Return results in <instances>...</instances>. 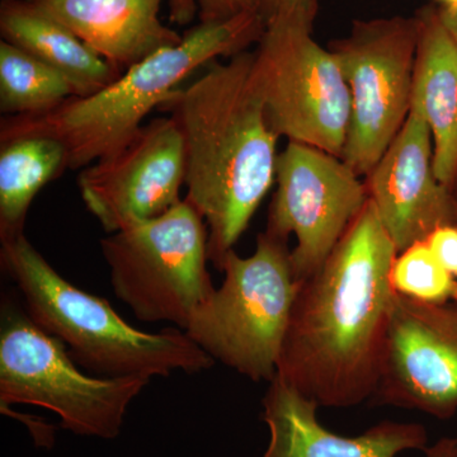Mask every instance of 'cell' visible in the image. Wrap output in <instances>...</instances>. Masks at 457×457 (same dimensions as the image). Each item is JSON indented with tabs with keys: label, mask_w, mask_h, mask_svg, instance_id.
Listing matches in <instances>:
<instances>
[{
	"label": "cell",
	"mask_w": 457,
	"mask_h": 457,
	"mask_svg": "<svg viewBox=\"0 0 457 457\" xmlns=\"http://www.w3.org/2000/svg\"><path fill=\"white\" fill-rule=\"evenodd\" d=\"M398 251L368 201L291 311L278 376L318 407L372 399L380 378Z\"/></svg>",
	"instance_id": "1"
},
{
	"label": "cell",
	"mask_w": 457,
	"mask_h": 457,
	"mask_svg": "<svg viewBox=\"0 0 457 457\" xmlns=\"http://www.w3.org/2000/svg\"><path fill=\"white\" fill-rule=\"evenodd\" d=\"M253 53L243 51L179 89L170 112L185 144V200L204 220L209 260L220 270L276 182L278 141L252 83Z\"/></svg>",
	"instance_id": "2"
},
{
	"label": "cell",
	"mask_w": 457,
	"mask_h": 457,
	"mask_svg": "<svg viewBox=\"0 0 457 457\" xmlns=\"http://www.w3.org/2000/svg\"><path fill=\"white\" fill-rule=\"evenodd\" d=\"M264 29L266 23L258 13L200 22L179 44L156 51L97 93L69 98L47 113L5 117L0 135H49L68 150L69 170H83L128 143L147 114L170 101L195 71L219 57L246 51L260 42Z\"/></svg>",
	"instance_id": "3"
},
{
	"label": "cell",
	"mask_w": 457,
	"mask_h": 457,
	"mask_svg": "<svg viewBox=\"0 0 457 457\" xmlns=\"http://www.w3.org/2000/svg\"><path fill=\"white\" fill-rule=\"evenodd\" d=\"M0 245L3 270L22 295L26 314L62 342L77 365L99 378H170L212 368L215 361L185 330L143 332L126 323L104 297L71 284L26 234Z\"/></svg>",
	"instance_id": "4"
},
{
	"label": "cell",
	"mask_w": 457,
	"mask_h": 457,
	"mask_svg": "<svg viewBox=\"0 0 457 457\" xmlns=\"http://www.w3.org/2000/svg\"><path fill=\"white\" fill-rule=\"evenodd\" d=\"M287 243L263 231L249 257L228 252L220 269L224 281L185 330L213 361L255 383H270L278 375L299 290Z\"/></svg>",
	"instance_id": "5"
},
{
	"label": "cell",
	"mask_w": 457,
	"mask_h": 457,
	"mask_svg": "<svg viewBox=\"0 0 457 457\" xmlns=\"http://www.w3.org/2000/svg\"><path fill=\"white\" fill-rule=\"evenodd\" d=\"M319 2L267 23L253 51L252 83L279 137L342 158L350 130V89L335 54L312 36Z\"/></svg>",
	"instance_id": "6"
},
{
	"label": "cell",
	"mask_w": 457,
	"mask_h": 457,
	"mask_svg": "<svg viewBox=\"0 0 457 457\" xmlns=\"http://www.w3.org/2000/svg\"><path fill=\"white\" fill-rule=\"evenodd\" d=\"M152 378H92L83 374L62 342L26 312L3 303L0 328V403L54 411L68 431L113 440L126 411Z\"/></svg>",
	"instance_id": "7"
},
{
	"label": "cell",
	"mask_w": 457,
	"mask_h": 457,
	"mask_svg": "<svg viewBox=\"0 0 457 457\" xmlns=\"http://www.w3.org/2000/svg\"><path fill=\"white\" fill-rule=\"evenodd\" d=\"M117 299L146 323L186 330L213 287L207 270V228L186 200L163 215L135 222L101 240Z\"/></svg>",
	"instance_id": "8"
},
{
	"label": "cell",
	"mask_w": 457,
	"mask_h": 457,
	"mask_svg": "<svg viewBox=\"0 0 457 457\" xmlns=\"http://www.w3.org/2000/svg\"><path fill=\"white\" fill-rule=\"evenodd\" d=\"M420 25L416 14L357 20L329 42L351 97L342 159L360 177L380 161L407 121L413 99Z\"/></svg>",
	"instance_id": "9"
},
{
	"label": "cell",
	"mask_w": 457,
	"mask_h": 457,
	"mask_svg": "<svg viewBox=\"0 0 457 457\" xmlns=\"http://www.w3.org/2000/svg\"><path fill=\"white\" fill-rule=\"evenodd\" d=\"M276 188L266 230L288 240L295 279L314 275L369 201L365 180L342 158L288 141L278 155Z\"/></svg>",
	"instance_id": "10"
},
{
	"label": "cell",
	"mask_w": 457,
	"mask_h": 457,
	"mask_svg": "<svg viewBox=\"0 0 457 457\" xmlns=\"http://www.w3.org/2000/svg\"><path fill=\"white\" fill-rule=\"evenodd\" d=\"M372 399L440 420L456 413L457 302L431 303L394 294Z\"/></svg>",
	"instance_id": "11"
},
{
	"label": "cell",
	"mask_w": 457,
	"mask_h": 457,
	"mask_svg": "<svg viewBox=\"0 0 457 457\" xmlns=\"http://www.w3.org/2000/svg\"><path fill=\"white\" fill-rule=\"evenodd\" d=\"M185 183V144L171 117L144 123L78 177L84 204L107 234L163 215L182 201Z\"/></svg>",
	"instance_id": "12"
},
{
	"label": "cell",
	"mask_w": 457,
	"mask_h": 457,
	"mask_svg": "<svg viewBox=\"0 0 457 457\" xmlns=\"http://www.w3.org/2000/svg\"><path fill=\"white\" fill-rule=\"evenodd\" d=\"M363 180L398 253L442 225H457L450 189L433 170L431 130L413 102L402 130Z\"/></svg>",
	"instance_id": "13"
},
{
	"label": "cell",
	"mask_w": 457,
	"mask_h": 457,
	"mask_svg": "<svg viewBox=\"0 0 457 457\" xmlns=\"http://www.w3.org/2000/svg\"><path fill=\"white\" fill-rule=\"evenodd\" d=\"M270 442L262 457H396L425 450L428 435L420 423L385 420L354 437L337 435L318 420L317 403L276 375L263 398Z\"/></svg>",
	"instance_id": "14"
},
{
	"label": "cell",
	"mask_w": 457,
	"mask_h": 457,
	"mask_svg": "<svg viewBox=\"0 0 457 457\" xmlns=\"http://www.w3.org/2000/svg\"><path fill=\"white\" fill-rule=\"evenodd\" d=\"M123 71L182 36L162 22L164 0H29Z\"/></svg>",
	"instance_id": "15"
},
{
	"label": "cell",
	"mask_w": 457,
	"mask_h": 457,
	"mask_svg": "<svg viewBox=\"0 0 457 457\" xmlns=\"http://www.w3.org/2000/svg\"><path fill=\"white\" fill-rule=\"evenodd\" d=\"M416 16L420 35L411 102L431 130L436 177L449 188L457 174V49L440 9L426 5Z\"/></svg>",
	"instance_id": "16"
},
{
	"label": "cell",
	"mask_w": 457,
	"mask_h": 457,
	"mask_svg": "<svg viewBox=\"0 0 457 457\" xmlns=\"http://www.w3.org/2000/svg\"><path fill=\"white\" fill-rule=\"evenodd\" d=\"M0 35L3 41L64 75L77 93L75 97L97 93L122 74L29 0L0 2Z\"/></svg>",
	"instance_id": "17"
},
{
	"label": "cell",
	"mask_w": 457,
	"mask_h": 457,
	"mask_svg": "<svg viewBox=\"0 0 457 457\" xmlns=\"http://www.w3.org/2000/svg\"><path fill=\"white\" fill-rule=\"evenodd\" d=\"M68 170V150L55 137L35 132L0 135V243L25 234L33 200Z\"/></svg>",
	"instance_id": "18"
},
{
	"label": "cell",
	"mask_w": 457,
	"mask_h": 457,
	"mask_svg": "<svg viewBox=\"0 0 457 457\" xmlns=\"http://www.w3.org/2000/svg\"><path fill=\"white\" fill-rule=\"evenodd\" d=\"M77 93L55 69L0 41V111L7 116L50 112Z\"/></svg>",
	"instance_id": "19"
},
{
	"label": "cell",
	"mask_w": 457,
	"mask_h": 457,
	"mask_svg": "<svg viewBox=\"0 0 457 457\" xmlns=\"http://www.w3.org/2000/svg\"><path fill=\"white\" fill-rule=\"evenodd\" d=\"M390 282L395 293L420 302H457V278L442 266L426 242L408 246L396 255Z\"/></svg>",
	"instance_id": "20"
},
{
	"label": "cell",
	"mask_w": 457,
	"mask_h": 457,
	"mask_svg": "<svg viewBox=\"0 0 457 457\" xmlns=\"http://www.w3.org/2000/svg\"><path fill=\"white\" fill-rule=\"evenodd\" d=\"M171 23L186 26L200 18V22H222L243 16L258 13V0H168Z\"/></svg>",
	"instance_id": "21"
},
{
	"label": "cell",
	"mask_w": 457,
	"mask_h": 457,
	"mask_svg": "<svg viewBox=\"0 0 457 457\" xmlns=\"http://www.w3.org/2000/svg\"><path fill=\"white\" fill-rule=\"evenodd\" d=\"M426 243L442 266L457 278V225H442L435 228Z\"/></svg>",
	"instance_id": "22"
},
{
	"label": "cell",
	"mask_w": 457,
	"mask_h": 457,
	"mask_svg": "<svg viewBox=\"0 0 457 457\" xmlns=\"http://www.w3.org/2000/svg\"><path fill=\"white\" fill-rule=\"evenodd\" d=\"M309 2L312 0H258V12L267 25L270 21L284 16Z\"/></svg>",
	"instance_id": "23"
},
{
	"label": "cell",
	"mask_w": 457,
	"mask_h": 457,
	"mask_svg": "<svg viewBox=\"0 0 457 457\" xmlns=\"http://www.w3.org/2000/svg\"><path fill=\"white\" fill-rule=\"evenodd\" d=\"M425 453L426 457H457V437H442Z\"/></svg>",
	"instance_id": "24"
},
{
	"label": "cell",
	"mask_w": 457,
	"mask_h": 457,
	"mask_svg": "<svg viewBox=\"0 0 457 457\" xmlns=\"http://www.w3.org/2000/svg\"><path fill=\"white\" fill-rule=\"evenodd\" d=\"M440 9L442 22H444L445 27L449 31L457 49V9Z\"/></svg>",
	"instance_id": "25"
},
{
	"label": "cell",
	"mask_w": 457,
	"mask_h": 457,
	"mask_svg": "<svg viewBox=\"0 0 457 457\" xmlns=\"http://www.w3.org/2000/svg\"><path fill=\"white\" fill-rule=\"evenodd\" d=\"M451 196H453V204H455L456 216H457V174L455 179L453 180L449 187Z\"/></svg>",
	"instance_id": "26"
},
{
	"label": "cell",
	"mask_w": 457,
	"mask_h": 457,
	"mask_svg": "<svg viewBox=\"0 0 457 457\" xmlns=\"http://www.w3.org/2000/svg\"><path fill=\"white\" fill-rule=\"evenodd\" d=\"M442 9H457V0H437Z\"/></svg>",
	"instance_id": "27"
}]
</instances>
